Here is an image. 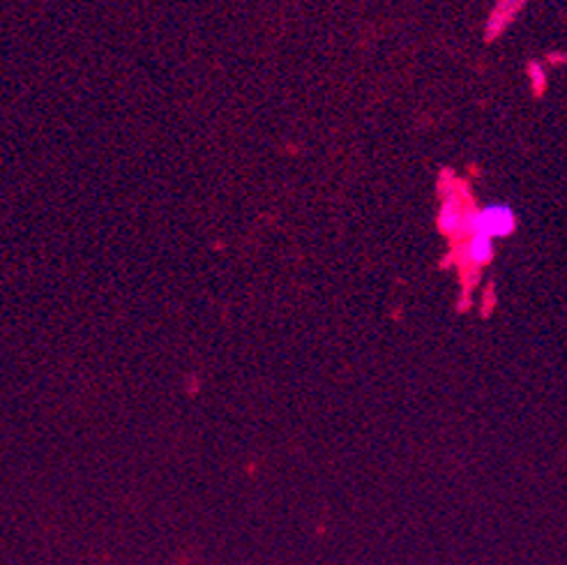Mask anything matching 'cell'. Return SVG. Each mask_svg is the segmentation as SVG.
<instances>
[{
    "label": "cell",
    "instance_id": "2",
    "mask_svg": "<svg viewBox=\"0 0 567 565\" xmlns=\"http://www.w3.org/2000/svg\"><path fill=\"white\" fill-rule=\"evenodd\" d=\"M469 205L461 201L459 192L457 190H450L446 196H443V203H441V211H438V228L443 231L446 236L454 238V241H461L463 238V222H467V215H469Z\"/></svg>",
    "mask_w": 567,
    "mask_h": 565
},
{
    "label": "cell",
    "instance_id": "1",
    "mask_svg": "<svg viewBox=\"0 0 567 565\" xmlns=\"http://www.w3.org/2000/svg\"><path fill=\"white\" fill-rule=\"evenodd\" d=\"M517 228V213L510 203H489L484 209H471L463 222V238L473 234L489 236L492 241L507 238ZM461 238V241H463Z\"/></svg>",
    "mask_w": 567,
    "mask_h": 565
},
{
    "label": "cell",
    "instance_id": "3",
    "mask_svg": "<svg viewBox=\"0 0 567 565\" xmlns=\"http://www.w3.org/2000/svg\"><path fill=\"white\" fill-rule=\"evenodd\" d=\"M494 252H496V247H494L492 238L482 236V234H473L469 238H463L459 245V264L471 270H478L494 259Z\"/></svg>",
    "mask_w": 567,
    "mask_h": 565
}]
</instances>
